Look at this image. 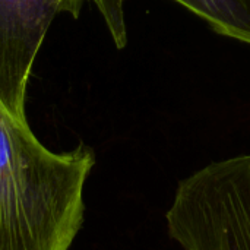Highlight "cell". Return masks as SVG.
Instances as JSON below:
<instances>
[{
    "mask_svg": "<svg viewBox=\"0 0 250 250\" xmlns=\"http://www.w3.org/2000/svg\"><path fill=\"white\" fill-rule=\"evenodd\" d=\"M94 166L88 145L56 152L0 104V250H70Z\"/></svg>",
    "mask_w": 250,
    "mask_h": 250,
    "instance_id": "6da1fadb",
    "label": "cell"
},
{
    "mask_svg": "<svg viewBox=\"0 0 250 250\" xmlns=\"http://www.w3.org/2000/svg\"><path fill=\"white\" fill-rule=\"evenodd\" d=\"M166 221L185 250H250V152L182 179Z\"/></svg>",
    "mask_w": 250,
    "mask_h": 250,
    "instance_id": "7a4b0ae2",
    "label": "cell"
},
{
    "mask_svg": "<svg viewBox=\"0 0 250 250\" xmlns=\"http://www.w3.org/2000/svg\"><path fill=\"white\" fill-rule=\"evenodd\" d=\"M95 3L119 48L126 45L123 0H0V104L15 119L26 120V88L35 59L53 21L81 15Z\"/></svg>",
    "mask_w": 250,
    "mask_h": 250,
    "instance_id": "3957f363",
    "label": "cell"
},
{
    "mask_svg": "<svg viewBox=\"0 0 250 250\" xmlns=\"http://www.w3.org/2000/svg\"><path fill=\"white\" fill-rule=\"evenodd\" d=\"M204 19L217 34L250 45V0H173Z\"/></svg>",
    "mask_w": 250,
    "mask_h": 250,
    "instance_id": "277c9868",
    "label": "cell"
}]
</instances>
